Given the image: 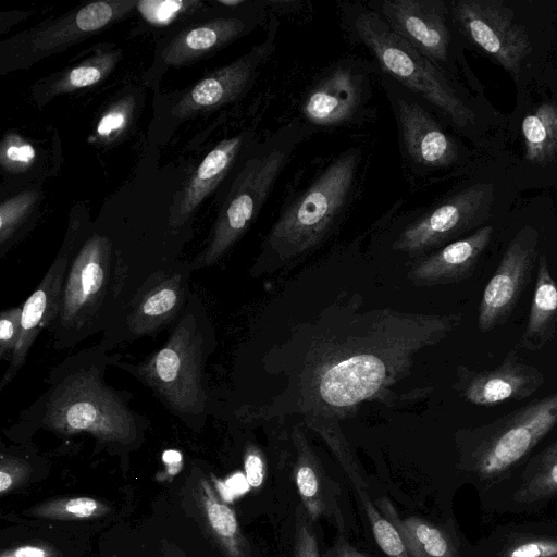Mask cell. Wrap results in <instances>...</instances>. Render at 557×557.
Instances as JSON below:
<instances>
[{
    "label": "cell",
    "mask_w": 557,
    "mask_h": 557,
    "mask_svg": "<svg viewBox=\"0 0 557 557\" xmlns=\"http://www.w3.org/2000/svg\"><path fill=\"white\" fill-rule=\"evenodd\" d=\"M267 1L244 15L214 18L177 36L164 50V62L182 64L215 51L253 29L265 14Z\"/></svg>",
    "instance_id": "20"
},
{
    "label": "cell",
    "mask_w": 557,
    "mask_h": 557,
    "mask_svg": "<svg viewBox=\"0 0 557 557\" xmlns=\"http://www.w3.org/2000/svg\"><path fill=\"white\" fill-rule=\"evenodd\" d=\"M505 218L431 252L413 267L411 280L421 285H436L468 277L493 243Z\"/></svg>",
    "instance_id": "18"
},
{
    "label": "cell",
    "mask_w": 557,
    "mask_h": 557,
    "mask_svg": "<svg viewBox=\"0 0 557 557\" xmlns=\"http://www.w3.org/2000/svg\"><path fill=\"white\" fill-rule=\"evenodd\" d=\"M128 108L126 104L115 106L109 110L99 121L97 134L104 138L120 132L127 123Z\"/></svg>",
    "instance_id": "39"
},
{
    "label": "cell",
    "mask_w": 557,
    "mask_h": 557,
    "mask_svg": "<svg viewBox=\"0 0 557 557\" xmlns=\"http://www.w3.org/2000/svg\"><path fill=\"white\" fill-rule=\"evenodd\" d=\"M191 271V265L185 264L150 274L107 326L98 346L109 350L120 342L151 336L172 326L193 294Z\"/></svg>",
    "instance_id": "14"
},
{
    "label": "cell",
    "mask_w": 557,
    "mask_h": 557,
    "mask_svg": "<svg viewBox=\"0 0 557 557\" xmlns=\"http://www.w3.org/2000/svg\"><path fill=\"white\" fill-rule=\"evenodd\" d=\"M22 306L0 314V359L10 362L21 333Z\"/></svg>",
    "instance_id": "35"
},
{
    "label": "cell",
    "mask_w": 557,
    "mask_h": 557,
    "mask_svg": "<svg viewBox=\"0 0 557 557\" xmlns=\"http://www.w3.org/2000/svg\"><path fill=\"white\" fill-rule=\"evenodd\" d=\"M556 424L557 392L473 431L458 469L480 494L519 467Z\"/></svg>",
    "instance_id": "11"
},
{
    "label": "cell",
    "mask_w": 557,
    "mask_h": 557,
    "mask_svg": "<svg viewBox=\"0 0 557 557\" xmlns=\"http://www.w3.org/2000/svg\"><path fill=\"white\" fill-rule=\"evenodd\" d=\"M162 460L171 475H175L183 466V456L177 450H165L162 455Z\"/></svg>",
    "instance_id": "42"
},
{
    "label": "cell",
    "mask_w": 557,
    "mask_h": 557,
    "mask_svg": "<svg viewBox=\"0 0 557 557\" xmlns=\"http://www.w3.org/2000/svg\"><path fill=\"white\" fill-rule=\"evenodd\" d=\"M296 447L297 460L294 474L302 507L313 522L324 517L336 522L337 528L342 529L344 517L337 502L339 495L337 484L327 478L319 459L301 434H297Z\"/></svg>",
    "instance_id": "22"
},
{
    "label": "cell",
    "mask_w": 557,
    "mask_h": 557,
    "mask_svg": "<svg viewBox=\"0 0 557 557\" xmlns=\"http://www.w3.org/2000/svg\"><path fill=\"white\" fill-rule=\"evenodd\" d=\"M376 66L359 57H346L322 70L305 90L301 121L319 128L361 124L372 115V81Z\"/></svg>",
    "instance_id": "13"
},
{
    "label": "cell",
    "mask_w": 557,
    "mask_h": 557,
    "mask_svg": "<svg viewBox=\"0 0 557 557\" xmlns=\"http://www.w3.org/2000/svg\"><path fill=\"white\" fill-rule=\"evenodd\" d=\"M131 5V2L121 1L89 3L59 24L37 34L34 41L35 50H50L78 38L81 35L96 32L109 24L115 16L123 14Z\"/></svg>",
    "instance_id": "28"
},
{
    "label": "cell",
    "mask_w": 557,
    "mask_h": 557,
    "mask_svg": "<svg viewBox=\"0 0 557 557\" xmlns=\"http://www.w3.org/2000/svg\"><path fill=\"white\" fill-rule=\"evenodd\" d=\"M210 329L205 306L193 293L163 346L140 363L119 360L115 366L148 386L172 414L189 426L200 425L208 405L205 364Z\"/></svg>",
    "instance_id": "6"
},
{
    "label": "cell",
    "mask_w": 557,
    "mask_h": 557,
    "mask_svg": "<svg viewBox=\"0 0 557 557\" xmlns=\"http://www.w3.org/2000/svg\"><path fill=\"white\" fill-rule=\"evenodd\" d=\"M128 270L115 258L111 242L94 234L72 259L62 289L60 312L48 329L58 349L72 348L116 314ZM121 311V310H120Z\"/></svg>",
    "instance_id": "9"
},
{
    "label": "cell",
    "mask_w": 557,
    "mask_h": 557,
    "mask_svg": "<svg viewBox=\"0 0 557 557\" xmlns=\"http://www.w3.org/2000/svg\"><path fill=\"white\" fill-rule=\"evenodd\" d=\"M473 557H557V522L503 525L483 537Z\"/></svg>",
    "instance_id": "21"
},
{
    "label": "cell",
    "mask_w": 557,
    "mask_h": 557,
    "mask_svg": "<svg viewBox=\"0 0 557 557\" xmlns=\"http://www.w3.org/2000/svg\"><path fill=\"white\" fill-rule=\"evenodd\" d=\"M0 557H59V553L46 544H22L2 550Z\"/></svg>",
    "instance_id": "40"
},
{
    "label": "cell",
    "mask_w": 557,
    "mask_h": 557,
    "mask_svg": "<svg viewBox=\"0 0 557 557\" xmlns=\"http://www.w3.org/2000/svg\"><path fill=\"white\" fill-rule=\"evenodd\" d=\"M362 161V147L343 150L309 185L285 200L265 239L267 256L288 261L317 247L352 203Z\"/></svg>",
    "instance_id": "7"
},
{
    "label": "cell",
    "mask_w": 557,
    "mask_h": 557,
    "mask_svg": "<svg viewBox=\"0 0 557 557\" xmlns=\"http://www.w3.org/2000/svg\"><path fill=\"white\" fill-rule=\"evenodd\" d=\"M34 193H23L4 201L0 207V244L4 249L5 244L12 238L17 226L34 202Z\"/></svg>",
    "instance_id": "32"
},
{
    "label": "cell",
    "mask_w": 557,
    "mask_h": 557,
    "mask_svg": "<svg viewBox=\"0 0 557 557\" xmlns=\"http://www.w3.org/2000/svg\"><path fill=\"white\" fill-rule=\"evenodd\" d=\"M245 479L248 485L257 490L265 478V462L260 450L255 446H248L244 455Z\"/></svg>",
    "instance_id": "38"
},
{
    "label": "cell",
    "mask_w": 557,
    "mask_h": 557,
    "mask_svg": "<svg viewBox=\"0 0 557 557\" xmlns=\"http://www.w3.org/2000/svg\"><path fill=\"white\" fill-rule=\"evenodd\" d=\"M246 141V134L224 139L205 157L173 209L169 221L172 228L182 226L205 197L226 176Z\"/></svg>",
    "instance_id": "23"
},
{
    "label": "cell",
    "mask_w": 557,
    "mask_h": 557,
    "mask_svg": "<svg viewBox=\"0 0 557 557\" xmlns=\"http://www.w3.org/2000/svg\"><path fill=\"white\" fill-rule=\"evenodd\" d=\"M363 3L446 75L485 90L468 63L447 0H370Z\"/></svg>",
    "instance_id": "12"
},
{
    "label": "cell",
    "mask_w": 557,
    "mask_h": 557,
    "mask_svg": "<svg viewBox=\"0 0 557 557\" xmlns=\"http://www.w3.org/2000/svg\"><path fill=\"white\" fill-rule=\"evenodd\" d=\"M519 199L504 169L485 156L428 206L398 218L389 248L409 256L433 252L505 218Z\"/></svg>",
    "instance_id": "3"
},
{
    "label": "cell",
    "mask_w": 557,
    "mask_h": 557,
    "mask_svg": "<svg viewBox=\"0 0 557 557\" xmlns=\"http://www.w3.org/2000/svg\"><path fill=\"white\" fill-rule=\"evenodd\" d=\"M73 248V247H72ZM72 249L60 250L33 294L22 305L21 333L9 366L1 379L0 391L9 385L26 362L29 349L44 329L59 315L62 289L72 261Z\"/></svg>",
    "instance_id": "17"
},
{
    "label": "cell",
    "mask_w": 557,
    "mask_h": 557,
    "mask_svg": "<svg viewBox=\"0 0 557 557\" xmlns=\"http://www.w3.org/2000/svg\"><path fill=\"white\" fill-rule=\"evenodd\" d=\"M479 497L485 510L496 513H531L546 507L557 498V438Z\"/></svg>",
    "instance_id": "15"
},
{
    "label": "cell",
    "mask_w": 557,
    "mask_h": 557,
    "mask_svg": "<svg viewBox=\"0 0 557 557\" xmlns=\"http://www.w3.org/2000/svg\"><path fill=\"white\" fill-rule=\"evenodd\" d=\"M114 557H116V556H114Z\"/></svg>",
    "instance_id": "44"
},
{
    "label": "cell",
    "mask_w": 557,
    "mask_h": 557,
    "mask_svg": "<svg viewBox=\"0 0 557 557\" xmlns=\"http://www.w3.org/2000/svg\"><path fill=\"white\" fill-rule=\"evenodd\" d=\"M543 383L544 376L537 368L519 362L516 354L510 352L496 369L467 371L462 395L474 405L493 406L530 397Z\"/></svg>",
    "instance_id": "19"
},
{
    "label": "cell",
    "mask_w": 557,
    "mask_h": 557,
    "mask_svg": "<svg viewBox=\"0 0 557 557\" xmlns=\"http://www.w3.org/2000/svg\"><path fill=\"white\" fill-rule=\"evenodd\" d=\"M557 330V283L553 278L545 252H541L530 314L520 346L542 349Z\"/></svg>",
    "instance_id": "27"
},
{
    "label": "cell",
    "mask_w": 557,
    "mask_h": 557,
    "mask_svg": "<svg viewBox=\"0 0 557 557\" xmlns=\"http://www.w3.org/2000/svg\"><path fill=\"white\" fill-rule=\"evenodd\" d=\"M195 3L197 2L178 0L141 1L138 3V10L148 22L164 25L172 22Z\"/></svg>",
    "instance_id": "37"
},
{
    "label": "cell",
    "mask_w": 557,
    "mask_h": 557,
    "mask_svg": "<svg viewBox=\"0 0 557 557\" xmlns=\"http://www.w3.org/2000/svg\"><path fill=\"white\" fill-rule=\"evenodd\" d=\"M32 473L30 463L17 456L1 453L0 457V494L7 493L18 487Z\"/></svg>",
    "instance_id": "33"
},
{
    "label": "cell",
    "mask_w": 557,
    "mask_h": 557,
    "mask_svg": "<svg viewBox=\"0 0 557 557\" xmlns=\"http://www.w3.org/2000/svg\"><path fill=\"white\" fill-rule=\"evenodd\" d=\"M343 28L372 57L376 69L422 98L478 151L494 152L507 113L496 109L485 90L446 75L360 1L338 3Z\"/></svg>",
    "instance_id": "1"
},
{
    "label": "cell",
    "mask_w": 557,
    "mask_h": 557,
    "mask_svg": "<svg viewBox=\"0 0 557 557\" xmlns=\"http://www.w3.org/2000/svg\"><path fill=\"white\" fill-rule=\"evenodd\" d=\"M197 503L210 536L225 557H252L234 510L203 478L199 481Z\"/></svg>",
    "instance_id": "26"
},
{
    "label": "cell",
    "mask_w": 557,
    "mask_h": 557,
    "mask_svg": "<svg viewBox=\"0 0 557 557\" xmlns=\"http://www.w3.org/2000/svg\"><path fill=\"white\" fill-rule=\"evenodd\" d=\"M515 84V107L492 157L521 195L557 191V62L529 71Z\"/></svg>",
    "instance_id": "5"
},
{
    "label": "cell",
    "mask_w": 557,
    "mask_h": 557,
    "mask_svg": "<svg viewBox=\"0 0 557 557\" xmlns=\"http://www.w3.org/2000/svg\"><path fill=\"white\" fill-rule=\"evenodd\" d=\"M312 520L302 505L296 509L294 557H320Z\"/></svg>",
    "instance_id": "34"
},
{
    "label": "cell",
    "mask_w": 557,
    "mask_h": 557,
    "mask_svg": "<svg viewBox=\"0 0 557 557\" xmlns=\"http://www.w3.org/2000/svg\"><path fill=\"white\" fill-rule=\"evenodd\" d=\"M467 50L500 66L517 82L553 60L557 0H447Z\"/></svg>",
    "instance_id": "4"
},
{
    "label": "cell",
    "mask_w": 557,
    "mask_h": 557,
    "mask_svg": "<svg viewBox=\"0 0 557 557\" xmlns=\"http://www.w3.org/2000/svg\"><path fill=\"white\" fill-rule=\"evenodd\" d=\"M109 507L98 499L82 497H64L47 500L33 507L29 515L53 520H87L106 515Z\"/></svg>",
    "instance_id": "29"
},
{
    "label": "cell",
    "mask_w": 557,
    "mask_h": 557,
    "mask_svg": "<svg viewBox=\"0 0 557 557\" xmlns=\"http://www.w3.org/2000/svg\"><path fill=\"white\" fill-rule=\"evenodd\" d=\"M374 505L397 530L411 557H456L458 542L444 529L418 517L400 518L386 497Z\"/></svg>",
    "instance_id": "25"
},
{
    "label": "cell",
    "mask_w": 557,
    "mask_h": 557,
    "mask_svg": "<svg viewBox=\"0 0 557 557\" xmlns=\"http://www.w3.org/2000/svg\"><path fill=\"white\" fill-rule=\"evenodd\" d=\"M326 557H368L338 536L334 545L327 552Z\"/></svg>",
    "instance_id": "41"
},
{
    "label": "cell",
    "mask_w": 557,
    "mask_h": 557,
    "mask_svg": "<svg viewBox=\"0 0 557 557\" xmlns=\"http://www.w3.org/2000/svg\"><path fill=\"white\" fill-rule=\"evenodd\" d=\"M108 356L96 346L66 357L45 380L47 389L18 418L21 424L60 435L88 433L110 447H131L143 440L146 421L129 405L131 395L107 384Z\"/></svg>",
    "instance_id": "2"
},
{
    "label": "cell",
    "mask_w": 557,
    "mask_h": 557,
    "mask_svg": "<svg viewBox=\"0 0 557 557\" xmlns=\"http://www.w3.org/2000/svg\"><path fill=\"white\" fill-rule=\"evenodd\" d=\"M318 129L304 121L290 122L253 148L223 202L206 248L191 269L216 263L244 235L265 203L297 147Z\"/></svg>",
    "instance_id": "10"
},
{
    "label": "cell",
    "mask_w": 557,
    "mask_h": 557,
    "mask_svg": "<svg viewBox=\"0 0 557 557\" xmlns=\"http://www.w3.org/2000/svg\"><path fill=\"white\" fill-rule=\"evenodd\" d=\"M399 137L400 154L411 184L457 180L485 156L458 135L419 96L376 69Z\"/></svg>",
    "instance_id": "8"
},
{
    "label": "cell",
    "mask_w": 557,
    "mask_h": 557,
    "mask_svg": "<svg viewBox=\"0 0 557 557\" xmlns=\"http://www.w3.org/2000/svg\"><path fill=\"white\" fill-rule=\"evenodd\" d=\"M220 4L228 7V8H237L245 4H248V1L246 0H219Z\"/></svg>",
    "instance_id": "43"
},
{
    "label": "cell",
    "mask_w": 557,
    "mask_h": 557,
    "mask_svg": "<svg viewBox=\"0 0 557 557\" xmlns=\"http://www.w3.org/2000/svg\"><path fill=\"white\" fill-rule=\"evenodd\" d=\"M1 163L12 171H22L30 165L35 159L32 145L16 135H9L1 147Z\"/></svg>",
    "instance_id": "36"
},
{
    "label": "cell",
    "mask_w": 557,
    "mask_h": 557,
    "mask_svg": "<svg viewBox=\"0 0 557 557\" xmlns=\"http://www.w3.org/2000/svg\"><path fill=\"white\" fill-rule=\"evenodd\" d=\"M268 37L249 52L198 82L174 107L184 117L226 104L243 96L255 83L262 65L273 54L278 22L271 16Z\"/></svg>",
    "instance_id": "16"
},
{
    "label": "cell",
    "mask_w": 557,
    "mask_h": 557,
    "mask_svg": "<svg viewBox=\"0 0 557 557\" xmlns=\"http://www.w3.org/2000/svg\"><path fill=\"white\" fill-rule=\"evenodd\" d=\"M383 377L380 360L372 356H356L332 367L320 383L321 396L329 404H355L372 394Z\"/></svg>",
    "instance_id": "24"
},
{
    "label": "cell",
    "mask_w": 557,
    "mask_h": 557,
    "mask_svg": "<svg viewBox=\"0 0 557 557\" xmlns=\"http://www.w3.org/2000/svg\"><path fill=\"white\" fill-rule=\"evenodd\" d=\"M115 61V53H107L73 67L51 86L52 95L95 85L110 72Z\"/></svg>",
    "instance_id": "30"
},
{
    "label": "cell",
    "mask_w": 557,
    "mask_h": 557,
    "mask_svg": "<svg viewBox=\"0 0 557 557\" xmlns=\"http://www.w3.org/2000/svg\"><path fill=\"white\" fill-rule=\"evenodd\" d=\"M371 524L374 540L387 557H411L394 525L379 511L364 490L357 491Z\"/></svg>",
    "instance_id": "31"
}]
</instances>
